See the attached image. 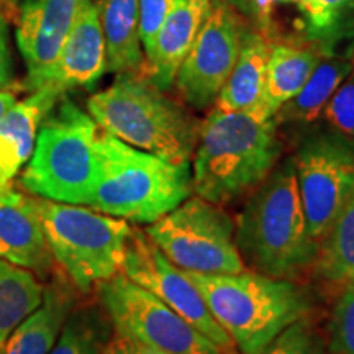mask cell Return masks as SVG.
<instances>
[{
	"label": "cell",
	"instance_id": "obj_1",
	"mask_svg": "<svg viewBox=\"0 0 354 354\" xmlns=\"http://www.w3.org/2000/svg\"><path fill=\"white\" fill-rule=\"evenodd\" d=\"M281 153L276 118L254 110L214 109L198 128L194 192L216 205H227L258 187L277 166Z\"/></svg>",
	"mask_w": 354,
	"mask_h": 354
},
{
	"label": "cell",
	"instance_id": "obj_2",
	"mask_svg": "<svg viewBox=\"0 0 354 354\" xmlns=\"http://www.w3.org/2000/svg\"><path fill=\"white\" fill-rule=\"evenodd\" d=\"M234 241L245 266L264 276L290 281L313 268L318 243L308 233L294 158L254 189L234 225Z\"/></svg>",
	"mask_w": 354,
	"mask_h": 354
},
{
	"label": "cell",
	"instance_id": "obj_3",
	"mask_svg": "<svg viewBox=\"0 0 354 354\" xmlns=\"http://www.w3.org/2000/svg\"><path fill=\"white\" fill-rule=\"evenodd\" d=\"M99 174L88 209L135 223H153L194 192L189 165L141 151L100 130Z\"/></svg>",
	"mask_w": 354,
	"mask_h": 354
},
{
	"label": "cell",
	"instance_id": "obj_4",
	"mask_svg": "<svg viewBox=\"0 0 354 354\" xmlns=\"http://www.w3.org/2000/svg\"><path fill=\"white\" fill-rule=\"evenodd\" d=\"M187 274L241 354H258L274 336L312 310L307 290L289 279L246 269L234 274Z\"/></svg>",
	"mask_w": 354,
	"mask_h": 354
},
{
	"label": "cell",
	"instance_id": "obj_5",
	"mask_svg": "<svg viewBox=\"0 0 354 354\" xmlns=\"http://www.w3.org/2000/svg\"><path fill=\"white\" fill-rule=\"evenodd\" d=\"M87 112L100 130L171 162L189 165L196 151L201 127L138 73L118 74L112 86L87 100Z\"/></svg>",
	"mask_w": 354,
	"mask_h": 354
},
{
	"label": "cell",
	"instance_id": "obj_6",
	"mask_svg": "<svg viewBox=\"0 0 354 354\" xmlns=\"http://www.w3.org/2000/svg\"><path fill=\"white\" fill-rule=\"evenodd\" d=\"M100 128L64 100L43 118L32 158L20 176L21 189L46 201L86 205L99 174Z\"/></svg>",
	"mask_w": 354,
	"mask_h": 354
},
{
	"label": "cell",
	"instance_id": "obj_7",
	"mask_svg": "<svg viewBox=\"0 0 354 354\" xmlns=\"http://www.w3.org/2000/svg\"><path fill=\"white\" fill-rule=\"evenodd\" d=\"M35 203L56 264L63 268L76 289L88 292L122 272L133 230L127 220L86 205L39 197H35Z\"/></svg>",
	"mask_w": 354,
	"mask_h": 354
},
{
	"label": "cell",
	"instance_id": "obj_8",
	"mask_svg": "<svg viewBox=\"0 0 354 354\" xmlns=\"http://www.w3.org/2000/svg\"><path fill=\"white\" fill-rule=\"evenodd\" d=\"M161 253L187 272L245 271L234 241V223L221 205L189 197L145 230Z\"/></svg>",
	"mask_w": 354,
	"mask_h": 354
},
{
	"label": "cell",
	"instance_id": "obj_9",
	"mask_svg": "<svg viewBox=\"0 0 354 354\" xmlns=\"http://www.w3.org/2000/svg\"><path fill=\"white\" fill-rule=\"evenodd\" d=\"M95 289L113 331L133 343L167 354H223L179 313L123 272L102 281Z\"/></svg>",
	"mask_w": 354,
	"mask_h": 354
},
{
	"label": "cell",
	"instance_id": "obj_10",
	"mask_svg": "<svg viewBox=\"0 0 354 354\" xmlns=\"http://www.w3.org/2000/svg\"><path fill=\"white\" fill-rule=\"evenodd\" d=\"M122 272L179 313L185 322L216 344L221 353H238L227 331L210 313L187 271L172 264L143 230H131Z\"/></svg>",
	"mask_w": 354,
	"mask_h": 354
},
{
	"label": "cell",
	"instance_id": "obj_11",
	"mask_svg": "<svg viewBox=\"0 0 354 354\" xmlns=\"http://www.w3.org/2000/svg\"><path fill=\"white\" fill-rule=\"evenodd\" d=\"M294 165L308 233L318 243L354 197V149L320 136L305 141Z\"/></svg>",
	"mask_w": 354,
	"mask_h": 354
},
{
	"label": "cell",
	"instance_id": "obj_12",
	"mask_svg": "<svg viewBox=\"0 0 354 354\" xmlns=\"http://www.w3.org/2000/svg\"><path fill=\"white\" fill-rule=\"evenodd\" d=\"M243 37L232 6L225 0L214 2L174 81L192 107L209 109L215 104L240 56Z\"/></svg>",
	"mask_w": 354,
	"mask_h": 354
},
{
	"label": "cell",
	"instance_id": "obj_13",
	"mask_svg": "<svg viewBox=\"0 0 354 354\" xmlns=\"http://www.w3.org/2000/svg\"><path fill=\"white\" fill-rule=\"evenodd\" d=\"M88 0H25L20 7L17 44L28 69L26 88L37 91Z\"/></svg>",
	"mask_w": 354,
	"mask_h": 354
},
{
	"label": "cell",
	"instance_id": "obj_14",
	"mask_svg": "<svg viewBox=\"0 0 354 354\" xmlns=\"http://www.w3.org/2000/svg\"><path fill=\"white\" fill-rule=\"evenodd\" d=\"M0 259L50 276L56 261L44 236L37 203L12 183L0 184Z\"/></svg>",
	"mask_w": 354,
	"mask_h": 354
},
{
	"label": "cell",
	"instance_id": "obj_15",
	"mask_svg": "<svg viewBox=\"0 0 354 354\" xmlns=\"http://www.w3.org/2000/svg\"><path fill=\"white\" fill-rule=\"evenodd\" d=\"M105 71L107 57L99 6L88 0L79 12L51 71L37 91L46 88L61 99L71 88L95 84Z\"/></svg>",
	"mask_w": 354,
	"mask_h": 354
},
{
	"label": "cell",
	"instance_id": "obj_16",
	"mask_svg": "<svg viewBox=\"0 0 354 354\" xmlns=\"http://www.w3.org/2000/svg\"><path fill=\"white\" fill-rule=\"evenodd\" d=\"M214 0H176L148 57L149 76L159 88L171 87L177 71L196 41Z\"/></svg>",
	"mask_w": 354,
	"mask_h": 354
},
{
	"label": "cell",
	"instance_id": "obj_17",
	"mask_svg": "<svg viewBox=\"0 0 354 354\" xmlns=\"http://www.w3.org/2000/svg\"><path fill=\"white\" fill-rule=\"evenodd\" d=\"M57 100V95L39 88L15 102L3 115L0 120V184L12 183L32 158L39 125Z\"/></svg>",
	"mask_w": 354,
	"mask_h": 354
},
{
	"label": "cell",
	"instance_id": "obj_18",
	"mask_svg": "<svg viewBox=\"0 0 354 354\" xmlns=\"http://www.w3.org/2000/svg\"><path fill=\"white\" fill-rule=\"evenodd\" d=\"M271 44L263 35L248 33L243 37V44L236 63L221 87L215 100V109L221 112H248L254 110L266 118L264 110L266 68H268Z\"/></svg>",
	"mask_w": 354,
	"mask_h": 354
},
{
	"label": "cell",
	"instance_id": "obj_19",
	"mask_svg": "<svg viewBox=\"0 0 354 354\" xmlns=\"http://www.w3.org/2000/svg\"><path fill=\"white\" fill-rule=\"evenodd\" d=\"M74 302V294L61 282L44 287L39 307L12 331L0 354H50Z\"/></svg>",
	"mask_w": 354,
	"mask_h": 354
},
{
	"label": "cell",
	"instance_id": "obj_20",
	"mask_svg": "<svg viewBox=\"0 0 354 354\" xmlns=\"http://www.w3.org/2000/svg\"><path fill=\"white\" fill-rule=\"evenodd\" d=\"M107 71L135 74L143 66L138 28V0H102L99 6Z\"/></svg>",
	"mask_w": 354,
	"mask_h": 354
},
{
	"label": "cell",
	"instance_id": "obj_21",
	"mask_svg": "<svg viewBox=\"0 0 354 354\" xmlns=\"http://www.w3.org/2000/svg\"><path fill=\"white\" fill-rule=\"evenodd\" d=\"M322 59L323 53L315 48L297 44L271 46L264 92V110L269 117H276L277 110L302 91Z\"/></svg>",
	"mask_w": 354,
	"mask_h": 354
},
{
	"label": "cell",
	"instance_id": "obj_22",
	"mask_svg": "<svg viewBox=\"0 0 354 354\" xmlns=\"http://www.w3.org/2000/svg\"><path fill=\"white\" fill-rule=\"evenodd\" d=\"M313 271L326 286L342 290L354 281V197L318 241Z\"/></svg>",
	"mask_w": 354,
	"mask_h": 354
},
{
	"label": "cell",
	"instance_id": "obj_23",
	"mask_svg": "<svg viewBox=\"0 0 354 354\" xmlns=\"http://www.w3.org/2000/svg\"><path fill=\"white\" fill-rule=\"evenodd\" d=\"M354 68V61L349 57H330L320 61L307 84L294 99L277 110L276 120L310 123L320 117L326 102L331 99L348 74Z\"/></svg>",
	"mask_w": 354,
	"mask_h": 354
},
{
	"label": "cell",
	"instance_id": "obj_24",
	"mask_svg": "<svg viewBox=\"0 0 354 354\" xmlns=\"http://www.w3.org/2000/svg\"><path fill=\"white\" fill-rule=\"evenodd\" d=\"M44 286L37 274L0 259V348L12 331L39 307Z\"/></svg>",
	"mask_w": 354,
	"mask_h": 354
},
{
	"label": "cell",
	"instance_id": "obj_25",
	"mask_svg": "<svg viewBox=\"0 0 354 354\" xmlns=\"http://www.w3.org/2000/svg\"><path fill=\"white\" fill-rule=\"evenodd\" d=\"M112 335V322L102 305L74 307L50 354H102Z\"/></svg>",
	"mask_w": 354,
	"mask_h": 354
},
{
	"label": "cell",
	"instance_id": "obj_26",
	"mask_svg": "<svg viewBox=\"0 0 354 354\" xmlns=\"http://www.w3.org/2000/svg\"><path fill=\"white\" fill-rule=\"evenodd\" d=\"M258 354H328L325 338L307 318L287 326Z\"/></svg>",
	"mask_w": 354,
	"mask_h": 354
},
{
	"label": "cell",
	"instance_id": "obj_27",
	"mask_svg": "<svg viewBox=\"0 0 354 354\" xmlns=\"http://www.w3.org/2000/svg\"><path fill=\"white\" fill-rule=\"evenodd\" d=\"M328 354H354V281L336 300L330 320Z\"/></svg>",
	"mask_w": 354,
	"mask_h": 354
},
{
	"label": "cell",
	"instance_id": "obj_28",
	"mask_svg": "<svg viewBox=\"0 0 354 354\" xmlns=\"http://www.w3.org/2000/svg\"><path fill=\"white\" fill-rule=\"evenodd\" d=\"M322 113L335 131L354 138V68L326 102Z\"/></svg>",
	"mask_w": 354,
	"mask_h": 354
},
{
	"label": "cell",
	"instance_id": "obj_29",
	"mask_svg": "<svg viewBox=\"0 0 354 354\" xmlns=\"http://www.w3.org/2000/svg\"><path fill=\"white\" fill-rule=\"evenodd\" d=\"M354 0H304L299 3L313 37H323L333 32L343 13L353 6Z\"/></svg>",
	"mask_w": 354,
	"mask_h": 354
},
{
	"label": "cell",
	"instance_id": "obj_30",
	"mask_svg": "<svg viewBox=\"0 0 354 354\" xmlns=\"http://www.w3.org/2000/svg\"><path fill=\"white\" fill-rule=\"evenodd\" d=\"M176 0H138V28L146 59L153 55L156 37Z\"/></svg>",
	"mask_w": 354,
	"mask_h": 354
},
{
	"label": "cell",
	"instance_id": "obj_31",
	"mask_svg": "<svg viewBox=\"0 0 354 354\" xmlns=\"http://www.w3.org/2000/svg\"><path fill=\"white\" fill-rule=\"evenodd\" d=\"M12 81V55L8 46V25L0 13V91L7 88Z\"/></svg>",
	"mask_w": 354,
	"mask_h": 354
},
{
	"label": "cell",
	"instance_id": "obj_32",
	"mask_svg": "<svg viewBox=\"0 0 354 354\" xmlns=\"http://www.w3.org/2000/svg\"><path fill=\"white\" fill-rule=\"evenodd\" d=\"M102 354H145L140 344L133 343L131 339L125 338V336L118 335L117 331H113L112 338L107 346H105Z\"/></svg>",
	"mask_w": 354,
	"mask_h": 354
},
{
	"label": "cell",
	"instance_id": "obj_33",
	"mask_svg": "<svg viewBox=\"0 0 354 354\" xmlns=\"http://www.w3.org/2000/svg\"><path fill=\"white\" fill-rule=\"evenodd\" d=\"M15 102H17L15 92H12L10 88H2V91H0V120H2L3 115H6L7 110L10 109Z\"/></svg>",
	"mask_w": 354,
	"mask_h": 354
},
{
	"label": "cell",
	"instance_id": "obj_34",
	"mask_svg": "<svg viewBox=\"0 0 354 354\" xmlns=\"http://www.w3.org/2000/svg\"><path fill=\"white\" fill-rule=\"evenodd\" d=\"M225 2L230 3V6L241 8L243 12L253 13V0H225Z\"/></svg>",
	"mask_w": 354,
	"mask_h": 354
},
{
	"label": "cell",
	"instance_id": "obj_35",
	"mask_svg": "<svg viewBox=\"0 0 354 354\" xmlns=\"http://www.w3.org/2000/svg\"><path fill=\"white\" fill-rule=\"evenodd\" d=\"M141 349H143V353H145V354H167V353L156 351V349H151V348H145V346H141Z\"/></svg>",
	"mask_w": 354,
	"mask_h": 354
},
{
	"label": "cell",
	"instance_id": "obj_36",
	"mask_svg": "<svg viewBox=\"0 0 354 354\" xmlns=\"http://www.w3.org/2000/svg\"><path fill=\"white\" fill-rule=\"evenodd\" d=\"M0 2L6 3V6H8L10 8H13L17 6V2H19V0H0Z\"/></svg>",
	"mask_w": 354,
	"mask_h": 354
},
{
	"label": "cell",
	"instance_id": "obj_37",
	"mask_svg": "<svg viewBox=\"0 0 354 354\" xmlns=\"http://www.w3.org/2000/svg\"><path fill=\"white\" fill-rule=\"evenodd\" d=\"M292 2H295V3H297V6H299V3L304 2V0H292Z\"/></svg>",
	"mask_w": 354,
	"mask_h": 354
}]
</instances>
